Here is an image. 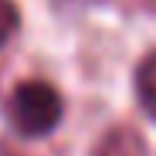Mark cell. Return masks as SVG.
<instances>
[{
    "label": "cell",
    "mask_w": 156,
    "mask_h": 156,
    "mask_svg": "<svg viewBox=\"0 0 156 156\" xmlns=\"http://www.w3.org/2000/svg\"><path fill=\"white\" fill-rule=\"evenodd\" d=\"M4 115L10 129L24 139H41L51 136L65 119V98L61 92L44 82V78H24L17 82L4 102Z\"/></svg>",
    "instance_id": "1"
},
{
    "label": "cell",
    "mask_w": 156,
    "mask_h": 156,
    "mask_svg": "<svg viewBox=\"0 0 156 156\" xmlns=\"http://www.w3.org/2000/svg\"><path fill=\"white\" fill-rule=\"evenodd\" d=\"M92 156H149V146H146V139H143V133L136 126L119 122V126L102 133Z\"/></svg>",
    "instance_id": "2"
},
{
    "label": "cell",
    "mask_w": 156,
    "mask_h": 156,
    "mask_svg": "<svg viewBox=\"0 0 156 156\" xmlns=\"http://www.w3.org/2000/svg\"><path fill=\"white\" fill-rule=\"evenodd\" d=\"M136 98L143 112L156 122V51L143 55V61L136 65Z\"/></svg>",
    "instance_id": "3"
},
{
    "label": "cell",
    "mask_w": 156,
    "mask_h": 156,
    "mask_svg": "<svg viewBox=\"0 0 156 156\" xmlns=\"http://www.w3.org/2000/svg\"><path fill=\"white\" fill-rule=\"evenodd\" d=\"M20 27V10L14 0H0V48H4Z\"/></svg>",
    "instance_id": "4"
},
{
    "label": "cell",
    "mask_w": 156,
    "mask_h": 156,
    "mask_svg": "<svg viewBox=\"0 0 156 156\" xmlns=\"http://www.w3.org/2000/svg\"><path fill=\"white\" fill-rule=\"evenodd\" d=\"M0 156H20V153H14V149H10L4 139H0Z\"/></svg>",
    "instance_id": "5"
},
{
    "label": "cell",
    "mask_w": 156,
    "mask_h": 156,
    "mask_svg": "<svg viewBox=\"0 0 156 156\" xmlns=\"http://www.w3.org/2000/svg\"><path fill=\"white\" fill-rule=\"evenodd\" d=\"M71 4H92V0H71Z\"/></svg>",
    "instance_id": "6"
}]
</instances>
